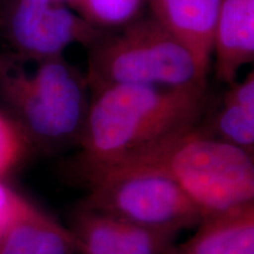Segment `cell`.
Segmentation results:
<instances>
[{
    "label": "cell",
    "mask_w": 254,
    "mask_h": 254,
    "mask_svg": "<svg viewBox=\"0 0 254 254\" xmlns=\"http://www.w3.org/2000/svg\"><path fill=\"white\" fill-rule=\"evenodd\" d=\"M79 167L113 163L195 128L207 110V84L113 85L92 91Z\"/></svg>",
    "instance_id": "1"
},
{
    "label": "cell",
    "mask_w": 254,
    "mask_h": 254,
    "mask_svg": "<svg viewBox=\"0 0 254 254\" xmlns=\"http://www.w3.org/2000/svg\"><path fill=\"white\" fill-rule=\"evenodd\" d=\"M105 166L164 174L206 218L254 199V160L250 152L202 132L199 125L113 163L80 170Z\"/></svg>",
    "instance_id": "2"
},
{
    "label": "cell",
    "mask_w": 254,
    "mask_h": 254,
    "mask_svg": "<svg viewBox=\"0 0 254 254\" xmlns=\"http://www.w3.org/2000/svg\"><path fill=\"white\" fill-rule=\"evenodd\" d=\"M87 84L185 87L207 84L190 51L153 15L134 19L93 45Z\"/></svg>",
    "instance_id": "3"
},
{
    "label": "cell",
    "mask_w": 254,
    "mask_h": 254,
    "mask_svg": "<svg viewBox=\"0 0 254 254\" xmlns=\"http://www.w3.org/2000/svg\"><path fill=\"white\" fill-rule=\"evenodd\" d=\"M87 184L84 206L136 226L179 234L205 220L201 208L170 178L123 167L80 170Z\"/></svg>",
    "instance_id": "4"
},
{
    "label": "cell",
    "mask_w": 254,
    "mask_h": 254,
    "mask_svg": "<svg viewBox=\"0 0 254 254\" xmlns=\"http://www.w3.org/2000/svg\"><path fill=\"white\" fill-rule=\"evenodd\" d=\"M33 72L6 79L5 92L27 138L45 146L80 141L91 98L87 79L62 57L40 60Z\"/></svg>",
    "instance_id": "5"
},
{
    "label": "cell",
    "mask_w": 254,
    "mask_h": 254,
    "mask_svg": "<svg viewBox=\"0 0 254 254\" xmlns=\"http://www.w3.org/2000/svg\"><path fill=\"white\" fill-rule=\"evenodd\" d=\"M66 4L63 0H15L8 24L13 43L39 60L62 57L73 44L94 45L103 30Z\"/></svg>",
    "instance_id": "6"
},
{
    "label": "cell",
    "mask_w": 254,
    "mask_h": 254,
    "mask_svg": "<svg viewBox=\"0 0 254 254\" xmlns=\"http://www.w3.org/2000/svg\"><path fill=\"white\" fill-rule=\"evenodd\" d=\"M80 254H166L178 234L147 230L85 206L74 214Z\"/></svg>",
    "instance_id": "7"
},
{
    "label": "cell",
    "mask_w": 254,
    "mask_h": 254,
    "mask_svg": "<svg viewBox=\"0 0 254 254\" xmlns=\"http://www.w3.org/2000/svg\"><path fill=\"white\" fill-rule=\"evenodd\" d=\"M151 6L152 15L190 51L207 80L220 0H151Z\"/></svg>",
    "instance_id": "8"
},
{
    "label": "cell",
    "mask_w": 254,
    "mask_h": 254,
    "mask_svg": "<svg viewBox=\"0 0 254 254\" xmlns=\"http://www.w3.org/2000/svg\"><path fill=\"white\" fill-rule=\"evenodd\" d=\"M166 254H254V199L209 215Z\"/></svg>",
    "instance_id": "9"
},
{
    "label": "cell",
    "mask_w": 254,
    "mask_h": 254,
    "mask_svg": "<svg viewBox=\"0 0 254 254\" xmlns=\"http://www.w3.org/2000/svg\"><path fill=\"white\" fill-rule=\"evenodd\" d=\"M213 58L217 78L230 85L254 62V0H220Z\"/></svg>",
    "instance_id": "10"
},
{
    "label": "cell",
    "mask_w": 254,
    "mask_h": 254,
    "mask_svg": "<svg viewBox=\"0 0 254 254\" xmlns=\"http://www.w3.org/2000/svg\"><path fill=\"white\" fill-rule=\"evenodd\" d=\"M0 254H80V245L69 228L31 204L0 233Z\"/></svg>",
    "instance_id": "11"
},
{
    "label": "cell",
    "mask_w": 254,
    "mask_h": 254,
    "mask_svg": "<svg viewBox=\"0 0 254 254\" xmlns=\"http://www.w3.org/2000/svg\"><path fill=\"white\" fill-rule=\"evenodd\" d=\"M199 127L209 135L254 151V71L232 85L208 123Z\"/></svg>",
    "instance_id": "12"
},
{
    "label": "cell",
    "mask_w": 254,
    "mask_h": 254,
    "mask_svg": "<svg viewBox=\"0 0 254 254\" xmlns=\"http://www.w3.org/2000/svg\"><path fill=\"white\" fill-rule=\"evenodd\" d=\"M144 0H75L73 7L95 27H123L138 17Z\"/></svg>",
    "instance_id": "13"
},
{
    "label": "cell",
    "mask_w": 254,
    "mask_h": 254,
    "mask_svg": "<svg viewBox=\"0 0 254 254\" xmlns=\"http://www.w3.org/2000/svg\"><path fill=\"white\" fill-rule=\"evenodd\" d=\"M27 139L23 128L0 113V177L8 173L24 157Z\"/></svg>",
    "instance_id": "14"
},
{
    "label": "cell",
    "mask_w": 254,
    "mask_h": 254,
    "mask_svg": "<svg viewBox=\"0 0 254 254\" xmlns=\"http://www.w3.org/2000/svg\"><path fill=\"white\" fill-rule=\"evenodd\" d=\"M31 202L0 183V233L23 214Z\"/></svg>",
    "instance_id": "15"
},
{
    "label": "cell",
    "mask_w": 254,
    "mask_h": 254,
    "mask_svg": "<svg viewBox=\"0 0 254 254\" xmlns=\"http://www.w3.org/2000/svg\"><path fill=\"white\" fill-rule=\"evenodd\" d=\"M63 1H65V2H67V4H71L72 6L74 5V2H75V0H63Z\"/></svg>",
    "instance_id": "16"
},
{
    "label": "cell",
    "mask_w": 254,
    "mask_h": 254,
    "mask_svg": "<svg viewBox=\"0 0 254 254\" xmlns=\"http://www.w3.org/2000/svg\"><path fill=\"white\" fill-rule=\"evenodd\" d=\"M250 153H251V155H252V158H253V160H254V151H249Z\"/></svg>",
    "instance_id": "17"
}]
</instances>
